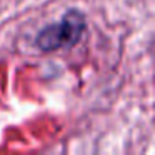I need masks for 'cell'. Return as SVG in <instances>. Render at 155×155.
<instances>
[{"mask_svg":"<svg viewBox=\"0 0 155 155\" xmlns=\"http://www.w3.org/2000/svg\"><path fill=\"white\" fill-rule=\"evenodd\" d=\"M87 32V17L78 8H68L60 22L45 25L35 37V45L42 52L74 48Z\"/></svg>","mask_w":155,"mask_h":155,"instance_id":"6da1fadb","label":"cell"}]
</instances>
